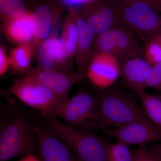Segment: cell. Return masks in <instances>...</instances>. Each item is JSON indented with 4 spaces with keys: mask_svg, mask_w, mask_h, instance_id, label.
Returning <instances> with one entry per match:
<instances>
[{
    "mask_svg": "<svg viewBox=\"0 0 161 161\" xmlns=\"http://www.w3.org/2000/svg\"><path fill=\"white\" fill-rule=\"evenodd\" d=\"M18 161H42L38 158L33 153H30L25 156L20 158L19 160Z\"/></svg>",
    "mask_w": 161,
    "mask_h": 161,
    "instance_id": "f546056e",
    "label": "cell"
},
{
    "mask_svg": "<svg viewBox=\"0 0 161 161\" xmlns=\"http://www.w3.org/2000/svg\"><path fill=\"white\" fill-rule=\"evenodd\" d=\"M1 13L16 19L26 14V7L23 0H0Z\"/></svg>",
    "mask_w": 161,
    "mask_h": 161,
    "instance_id": "44dd1931",
    "label": "cell"
},
{
    "mask_svg": "<svg viewBox=\"0 0 161 161\" xmlns=\"http://www.w3.org/2000/svg\"><path fill=\"white\" fill-rule=\"evenodd\" d=\"M132 153L133 161H161V142L139 146Z\"/></svg>",
    "mask_w": 161,
    "mask_h": 161,
    "instance_id": "ac0fdd59",
    "label": "cell"
},
{
    "mask_svg": "<svg viewBox=\"0 0 161 161\" xmlns=\"http://www.w3.org/2000/svg\"><path fill=\"white\" fill-rule=\"evenodd\" d=\"M78 33V47L80 53V71L86 72L87 70V60L89 55L92 41L94 39V32L86 21L79 17L77 20Z\"/></svg>",
    "mask_w": 161,
    "mask_h": 161,
    "instance_id": "5bb4252c",
    "label": "cell"
},
{
    "mask_svg": "<svg viewBox=\"0 0 161 161\" xmlns=\"http://www.w3.org/2000/svg\"><path fill=\"white\" fill-rule=\"evenodd\" d=\"M115 2H118L120 3H128L130 2H133L136 0H113Z\"/></svg>",
    "mask_w": 161,
    "mask_h": 161,
    "instance_id": "4dcf8cb0",
    "label": "cell"
},
{
    "mask_svg": "<svg viewBox=\"0 0 161 161\" xmlns=\"http://www.w3.org/2000/svg\"><path fill=\"white\" fill-rule=\"evenodd\" d=\"M49 116L60 118L67 125L85 131L101 127L97 97L86 92L68 98Z\"/></svg>",
    "mask_w": 161,
    "mask_h": 161,
    "instance_id": "3957f363",
    "label": "cell"
},
{
    "mask_svg": "<svg viewBox=\"0 0 161 161\" xmlns=\"http://www.w3.org/2000/svg\"><path fill=\"white\" fill-rule=\"evenodd\" d=\"M12 92L21 102L46 116L51 115L63 100L36 80L27 78L15 83Z\"/></svg>",
    "mask_w": 161,
    "mask_h": 161,
    "instance_id": "52a82bcc",
    "label": "cell"
},
{
    "mask_svg": "<svg viewBox=\"0 0 161 161\" xmlns=\"http://www.w3.org/2000/svg\"><path fill=\"white\" fill-rule=\"evenodd\" d=\"M106 90L97 97L100 127L115 128L134 121L152 123L132 95L119 88Z\"/></svg>",
    "mask_w": 161,
    "mask_h": 161,
    "instance_id": "6da1fadb",
    "label": "cell"
},
{
    "mask_svg": "<svg viewBox=\"0 0 161 161\" xmlns=\"http://www.w3.org/2000/svg\"><path fill=\"white\" fill-rule=\"evenodd\" d=\"M145 59L152 66L161 62V44L154 38L145 41L143 46Z\"/></svg>",
    "mask_w": 161,
    "mask_h": 161,
    "instance_id": "7402d4cb",
    "label": "cell"
},
{
    "mask_svg": "<svg viewBox=\"0 0 161 161\" xmlns=\"http://www.w3.org/2000/svg\"><path fill=\"white\" fill-rule=\"evenodd\" d=\"M36 139L23 118L9 121L0 132V161L22 158L33 153Z\"/></svg>",
    "mask_w": 161,
    "mask_h": 161,
    "instance_id": "5b68a950",
    "label": "cell"
},
{
    "mask_svg": "<svg viewBox=\"0 0 161 161\" xmlns=\"http://www.w3.org/2000/svg\"><path fill=\"white\" fill-rule=\"evenodd\" d=\"M152 65L146 59L134 57L120 64V76L124 86L138 96L147 88V79Z\"/></svg>",
    "mask_w": 161,
    "mask_h": 161,
    "instance_id": "7c38bea8",
    "label": "cell"
},
{
    "mask_svg": "<svg viewBox=\"0 0 161 161\" xmlns=\"http://www.w3.org/2000/svg\"><path fill=\"white\" fill-rule=\"evenodd\" d=\"M42 161H80L69 147L49 130L37 128L35 131Z\"/></svg>",
    "mask_w": 161,
    "mask_h": 161,
    "instance_id": "8fae6325",
    "label": "cell"
},
{
    "mask_svg": "<svg viewBox=\"0 0 161 161\" xmlns=\"http://www.w3.org/2000/svg\"><path fill=\"white\" fill-rule=\"evenodd\" d=\"M31 14L34 24L35 36L39 39H45L50 31L51 10L49 6L42 5L38 7Z\"/></svg>",
    "mask_w": 161,
    "mask_h": 161,
    "instance_id": "e0dca14e",
    "label": "cell"
},
{
    "mask_svg": "<svg viewBox=\"0 0 161 161\" xmlns=\"http://www.w3.org/2000/svg\"><path fill=\"white\" fill-rule=\"evenodd\" d=\"M12 64L16 69L24 70L28 67L29 62V53L24 47H18L13 53Z\"/></svg>",
    "mask_w": 161,
    "mask_h": 161,
    "instance_id": "603a6c76",
    "label": "cell"
},
{
    "mask_svg": "<svg viewBox=\"0 0 161 161\" xmlns=\"http://www.w3.org/2000/svg\"><path fill=\"white\" fill-rule=\"evenodd\" d=\"M107 157L108 161H133L132 151L128 146L118 142H108Z\"/></svg>",
    "mask_w": 161,
    "mask_h": 161,
    "instance_id": "d6986e66",
    "label": "cell"
},
{
    "mask_svg": "<svg viewBox=\"0 0 161 161\" xmlns=\"http://www.w3.org/2000/svg\"><path fill=\"white\" fill-rule=\"evenodd\" d=\"M113 1L118 9L123 25L144 42L161 34V14L145 0L128 3Z\"/></svg>",
    "mask_w": 161,
    "mask_h": 161,
    "instance_id": "277c9868",
    "label": "cell"
},
{
    "mask_svg": "<svg viewBox=\"0 0 161 161\" xmlns=\"http://www.w3.org/2000/svg\"><path fill=\"white\" fill-rule=\"evenodd\" d=\"M62 1L68 6H75L86 4L92 0H62Z\"/></svg>",
    "mask_w": 161,
    "mask_h": 161,
    "instance_id": "f1b7e54d",
    "label": "cell"
},
{
    "mask_svg": "<svg viewBox=\"0 0 161 161\" xmlns=\"http://www.w3.org/2000/svg\"><path fill=\"white\" fill-rule=\"evenodd\" d=\"M138 96L147 118L161 131V96L147 94L145 91Z\"/></svg>",
    "mask_w": 161,
    "mask_h": 161,
    "instance_id": "9a60e30c",
    "label": "cell"
},
{
    "mask_svg": "<svg viewBox=\"0 0 161 161\" xmlns=\"http://www.w3.org/2000/svg\"><path fill=\"white\" fill-rule=\"evenodd\" d=\"M7 65L8 63L6 55L3 50L1 48L0 50V73L1 75H3L6 72Z\"/></svg>",
    "mask_w": 161,
    "mask_h": 161,
    "instance_id": "4316f807",
    "label": "cell"
},
{
    "mask_svg": "<svg viewBox=\"0 0 161 161\" xmlns=\"http://www.w3.org/2000/svg\"><path fill=\"white\" fill-rule=\"evenodd\" d=\"M26 77L46 86L59 96L63 102L67 99L72 85L84 78L79 74L69 76L52 70L43 69L33 71Z\"/></svg>",
    "mask_w": 161,
    "mask_h": 161,
    "instance_id": "4fadbf2b",
    "label": "cell"
},
{
    "mask_svg": "<svg viewBox=\"0 0 161 161\" xmlns=\"http://www.w3.org/2000/svg\"><path fill=\"white\" fill-rule=\"evenodd\" d=\"M153 9L161 14V0H145Z\"/></svg>",
    "mask_w": 161,
    "mask_h": 161,
    "instance_id": "83f0119b",
    "label": "cell"
},
{
    "mask_svg": "<svg viewBox=\"0 0 161 161\" xmlns=\"http://www.w3.org/2000/svg\"><path fill=\"white\" fill-rule=\"evenodd\" d=\"M155 39V40H158L159 42L161 44V34H160L157 36H156L154 37L153 38Z\"/></svg>",
    "mask_w": 161,
    "mask_h": 161,
    "instance_id": "1f68e13d",
    "label": "cell"
},
{
    "mask_svg": "<svg viewBox=\"0 0 161 161\" xmlns=\"http://www.w3.org/2000/svg\"><path fill=\"white\" fill-rule=\"evenodd\" d=\"M150 87L161 91V62L153 65L147 79V88Z\"/></svg>",
    "mask_w": 161,
    "mask_h": 161,
    "instance_id": "cb8c5ba5",
    "label": "cell"
},
{
    "mask_svg": "<svg viewBox=\"0 0 161 161\" xmlns=\"http://www.w3.org/2000/svg\"><path fill=\"white\" fill-rule=\"evenodd\" d=\"M54 41L47 39L40 47L39 52V60L42 69L50 70L53 69L55 63Z\"/></svg>",
    "mask_w": 161,
    "mask_h": 161,
    "instance_id": "ffe728a7",
    "label": "cell"
},
{
    "mask_svg": "<svg viewBox=\"0 0 161 161\" xmlns=\"http://www.w3.org/2000/svg\"><path fill=\"white\" fill-rule=\"evenodd\" d=\"M9 32L14 39L21 42L28 41L34 34L32 15L25 14L14 19L9 27Z\"/></svg>",
    "mask_w": 161,
    "mask_h": 161,
    "instance_id": "2e32d148",
    "label": "cell"
},
{
    "mask_svg": "<svg viewBox=\"0 0 161 161\" xmlns=\"http://www.w3.org/2000/svg\"><path fill=\"white\" fill-rule=\"evenodd\" d=\"M84 19L95 35H99L123 25L118 9L112 0H92L84 4Z\"/></svg>",
    "mask_w": 161,
    "mask_h": 161,
    "instance_id": "ba28073f",
    "label": "cell"
},
{
    "mask_svg": "<svg viewBox=\"0 0 161 161\" xmlns=\"http://www.w3.org/2000/svg\"><path fill=\"white\" fill-rule=\"evenodd\" d=\"M48 130L61 140L80 161H108V142L99 136L46 116Z\"/></svg>",
    "mask_w": 161,
    "mask_h": 161,
    "instance_id": "7a4b0ae2",
    "label": "cell"
},
{
    "mask_svg": "<svg viewBox=\"0 0 161 161\" xmlns=\"http://www.w3.org/2000/svg\"><path fill=\"white\" fill-rule=\"evenodd\" d=\"M138 36L123 25L115 26L98 35L95 41L97 53L114 56L120 64L125 60L143 54V46Z\"/></svg>",
    "mask_w": 161,
    "mask_h": 161,
    "instance_id": "8992f818",
    "label": "cell"
},
{
    "mask_svg": "<svg viewBox=\"0 0 161 161\" xmlns=\"http://www.w3.org/2000/svg\"><path fill=\"white\" fill-rule=\"evenodd\" d=\"M86 75L95 86L107 89L120 77V63L112 55L98 53L88 68Z\"/></svg>",
    "mask_w": 161,
    "mask_h": 161,
    "instance_id": "30bf717a",
    "label": "cell"
},
{
    "mask_svg": "<svg viewBox=\"0 0 161 161\" xmlns=\"http://www.w3.org/2000/svg\"><path fill=\"white\" fill-rule=\"evenodd\" d=\"M107 135L127 145L142 146L161 142V131L151 123L134 121L107 130Z\"/></svg>",
    "mask_w": 161,
    "mask_h": 161,
    "instance_id": "9c48e42d",
    "label": "cell"
},
{
    "mask_svg": "<svg viewBox=\"0 0 161 161\" xmlns=\"http://www.w3.org/2000/svg\"><path fill=\"white\" fill-rule=\"evenodd\" d=\"M54 41V54L55 59L58 60H61L65 58L67 54L68 49L66 42L63 39H56Z\"/></svg>",
    "mask_w": 161,
    "mask_h": 161,
    "instance_id": "484cf974",
    "label": "cell"
},
{
    "mask_svg": "<svg viewBox=\"0 0 161 161\" xmlns=\"http://www.w3.org/2000/svg\"><path fill=\"white\" fill-rule=\"evenodd\" d=\"M68 51L73 53L78 46V33L77 25L73 23L70 25L68 31L67 40L66 41Z\"/></svg>",
    "mask_w": 161,
    "mask_h": 161,
    "instance_id": "d4e9b609",
    "label": "cell"
}]
</instances>
